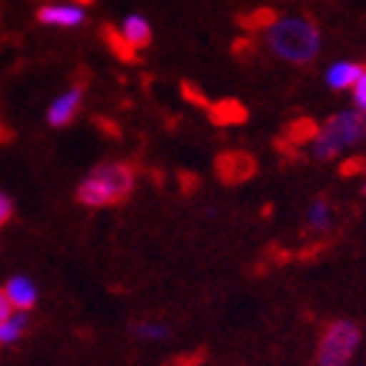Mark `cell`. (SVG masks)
Listing matches in <instances>:
<instances>
[{
    "instance_id": "cell-1",
    "label": "cell",
    "mask_w": 366,
    "mask_h": 366,
    "mask_svg": "<svg viewBox=\"0 0 366 366\" xmlns=\"http://www.w3.org/2000/svg\"><path fill=\"white\" fill-rule=\"evenodd\" d=\"M269 51L287 64H310L323 49V34L305 16H282L264 29Z\"/></svg>"
},
{
    "instance_id": "cell-2",
    "label": "cell",
    "mask_w": 366,
    "mask_h": 366,
    "mask_svg": "<svg viewBox=\"0 0 366 366\" xmlns=\"http://www.w3.org/2000/svg\"><path fill=\"white\" fill-rule=\"evenodd\" d=\"M136 184V169L126 162H108L85 174L77 187V200L87 208H108L126 200Z\"/></svg>"
},
{
    "instance_id": "cell-3",
    "label": "cell",
    "mask_w": 366,
    "mask_h": 366,
    "mask_svg": "<svg viewBox=\"0 0 366 366\" xmlns=\"http://www.w3.org/2000/svg\"><path fill=\"white\" fill-rule=\"evenodd\" d=\"M366 141V116L359 110H338L320 129L312 131L310 152L315 159H336Z\"/></svg>"
},
{
    "instance_id": "cell-4",
    "label": "cell",
    "mask_w": 366,
    "mask_h": 366,
    "mask_svg": "<svg viewBox=\"0 0 366 366\" xmlns=\"http://www.w3.org/2000/svg\"><path fill=\"white\" fill-rule=\"evenodd\" d=\"M361 328L354 320H333L325 325L315 348V366H348L359 354Z\"/></svg>"
},
{
    "instance_id": "cell-5",
    "label": "cell",
    "mask_w": 366,
    "mask_h": 366,
    "mask_svg": "<svg viewBox=\"0 0 366 366\" xmlns=\"http://www.w3.org/2000/svg\"><path fill=\"white\" fill-rule=\"evenodd\" d=\"M82 100H85V87L82 85H72L69 90L59 92L54 100H51L49 110H46V121L54 129H64L74 121V116L82 108Z\"/></svg>"
},
{
    "instance_id": "cell-6",
    "label": "cell",
    "mask_w": 366,
    "mask_h": 366,
    "mask_svg": "<svg viewBox=\"0 0 366 366\" xmlns=\"http://www.w3.org/2000/svg\"><path fill=\"white\" fill-rule=\"evenodd\" d=\"M36 19L51 29H77L87 21V13L79 3H49L39 8Z\"/></svg>"
},
{
    "instance_id": "cell-7",
    "label": "cell",
    "mask_w": 366,
    "mask_h": 366,
    "mask_svg": "<svg viewBox=\"0 0 366 366\" xmlns=\"http://www.w3.org/2000/svg\"><path fill=\"white\" fill-rule=\"evenodd\" d=\"M3 292H6V297H8V302H11L13 310H19V312H31L34 310V305H36V300H39L36 285H34V280L26 277V274L11 277V280L6 282Z\"/></svg>"
},
{
    "instance_id": "cell-8",
    "label": "cell",
    "mask_w": 366,
    "mask_h": 366,
    "mask_svg": "<svg viewBox=\"0 0 366 366\" xmlns=\"http://www.w3.org/2000/svg\"><path fill=\"white\" fill-rule=\"evenodd\" d=\"M118 39H121L123 46L134 54L136 49L149 46V41H152V24H149V19H144L141 13H131V16L123 19Z\"/></svg>"
},
{
    "instance_id": "cell-9",
    "label": "cell",
    "mask_w": 366,
    "mask_h": 366,
    "mask_svg": "<svg viewBox=\"0 0 366 366\" xmlns=\"http://www.w3.org/2000/svg\"><path fill=\"white\" fill-rule=\"evenodd\" d=\"M361 69H364V64H359V61L338 59L325 69V82H328V87H333V90H351L354 82L359 79Z\"/></svg>"
},
{
    "instance_id": "cell-10",
    "label": "cell",
    "mask_w": 366,
    "mask_h": 366,
    "mask_svg": "<svg viewBox=\"0 0 366 366\" xmlns=\"http://www.w3.org/2000/svg\"><path fill=\"white\" fill-rule=\"evenodd\" d=\"M29 330V312L13 310L11 315L0 323V346H13L26 336Z\"/></svg>"
},
{
    "instance_id": "cell-11",
    "label": "cell",
    "mask_w": 366,
    "mask_h": 366,
    "mask_svg": "<svg viewBox=\"0 0 366 366\" xmlns=\"http://www.w3.org/2000/svg\"><path fill=\"white\" fill-rule=\"evenodd\" d=\"M305 220L310 231H328L330 223H333V208L325 200H312L305 213Z\"/></svg>"
},
{
    "instance_id": "cell-12",
    "label": "cell",
    "mask_w": 366,
    "mask_h": 366,
    "mask_svg": "<svg viewBox=\"0 0 366 366\" xmlns=\"http://www.w3.org/2000/svg\"><path fill=\"white\" fill-rule=\"evenodd\" d=\"M131 333H134L139 341L159 343V341H164V338H169V325L159 323V320H139V323H134Z\"/></svg>"
},
{
    "instance_id": "cell-13",
    "label": "cell",
    "mask_w": 366,
    "mask_h": 366,
    "mask_svg": "<svg viewBox=\"0 0 366 366\" xmlns=\"http://www.w3.org/2000/svg\"><path fill=\"white\" fill-rule=\"evenodd\" d=\"M351 100H354V110H359V113L366 116V67L361 69L359 79L351 87Z\"/></svg>"
},
{
    "instance_id": "cell-14",
    "label": "cell",
    "mask_w": 366,
    "mask_h": 366,
    "mask_svg": "<svg viewBox=\"0 0 366 366\" xmlns=\"http://www.w3.org/2000/svg\"><path fill=\"white\" fill-rule=\"evenodd\" d=\"M11 218H13V200H11V195H6V192L0 189V228L6 226Z\"/></svg>"
},
{
    "instance_id": "cell-15",
    "label": "cell",
    "mask_w": 366,
    "mask_h": 366,
    "mask_svg": "<svg viewBox=\"0 0 366 366\" xmlns=\"http://www.w3.org/2000/svg\"><path fill=\"white\" fill-rule=\"evenodd\" d=\"M13 312V307H11V302H8V297H6V292H3V287H0V323L6 320L8 315Z\"/></svg>"
},
{
    "instance_id": "cell-16",
    "label": "cell",
    "mask_w": 366,
    "mask_h": 366,
    "mask_svg": "<svg viewBox=\"0 0 366 366\" xmlns=\"http://www.w3.org/2000/svg\"><path fill=\"white\" fill-rule=\"evenodd\" d=\"M364 195H366V184H364Z\"/></svg>"
}]
</instances>
